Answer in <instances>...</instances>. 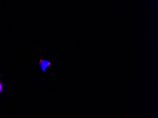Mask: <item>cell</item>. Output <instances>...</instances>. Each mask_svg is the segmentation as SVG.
<instances>
[{"label":"cell","mask_w":158,"mask_h":118,"mask_svg":"<svg viewBox=\"0 0 158 118\" xmlns=\"http://www.w3.org/2000/svg\"><path fill=\"white\" fill-rule=\"evenodd\" d=\"M51 62L46 59H41L40 61V63H39V66L40 67V69H41V71L43 72L46 71L47 68L51 66Z\"/></svg>","instance_id":"1"},{"label":"cell","mask_w":158,"mask_h":118,"mask_svg":"<svg viewBox=\"0 0 158 118\" xmlns=\"http://www.w3.org/2000/svg\"><path fill=\"white\" fill-rule=\"evenodd\" d=\"M4 91V83L0 81V93H2V91Z\"/></svg>","instance_id":"2"}]
</instances>
